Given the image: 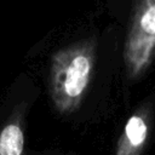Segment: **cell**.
<instances>
[{"label":"cell","instance_id":"cell-2","mask_svg":"<svg viewBox=\"0 0 155 155\" xmlns=\"http://www.w3.org/2000/svg\"><path fill=\"white\" fill-rule=\"evenodd\" d=\"M150 132V113L142 109L134 113L126 122L117 155H140Z\"/></svg>","mask_w":155,"mask_h":155},{"label":"cell","instance_id":"cell-4","mask_svg":"<svg viewBox=\"0 0 155 155\" xmlns=\"http://www.w3.org/2000/svg\"><path fill=\"white\" fill-rule=\"evenodd\" d=\"M23 150V133L16 125L6 126L0 134V155H21Z\"/></svg>","mask_w":155,"mask_h":155},{"label":"cell","instance_id":"cell-1","mask_svg":"<svg viewBox=\"0 0 155 155\" xmlns=\"http://www.w3.org/2000/svg\"><path fill=\"white\" fill-rule=\"evenodd\" d=\"M155 59V0L136 5L125 46V62L131 78L140 76Z\"/></svg>","mask_w":155,"mask_h":155},{"label":"cell","instance_id":"cell-3","mask_svg":"<svg viewBox=\"0 0 155 155\" xmlns=\"http://www.w3.org/2000/svg\"><path fill=\"white\" fill-rule=\"evenodd\" d=\"M90 61L85 56L75 57L68 67L65 76V92L70 97H78L84 91L90 75Z\"/></svg>","mask_w":155,"mask_h":155}]
</instances>
